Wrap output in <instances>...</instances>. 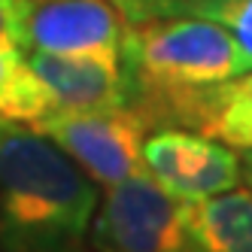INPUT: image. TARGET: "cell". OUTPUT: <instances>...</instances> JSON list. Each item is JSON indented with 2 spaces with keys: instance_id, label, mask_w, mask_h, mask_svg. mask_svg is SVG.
<instances>
[{
  "instance_id": "3957f363",
  "label": "cell",
  "mask_w": 252,
  "mask_h": 252,
  "mask_svg": "<svg viewBox=\"0 0 252 252\" xmlns=\"http://www.w3.org/2000/svg\"><path fill=\"white\" fill-rule=\"evenodd\" d=\"M88 246L94 252H191L183 201L167 194L146 170L106 186Z\"/></svg>"
},
{
  "instance_id": "7a4b0ae2",
  "label": "cell",
  "mask_w": 252,
  "mask_h": 252,
  "mask_svg": "<svg viewBox=\"0 0 252 252\" xmlns=\"http://www.w3.org/2000/svg\"><path fill=\"white\" fill-rule=\"evenodd\" d=\"M122 58L131 76V106L152 128L189 94L243 73L246 58L234 37L197 15H149L125 31Z\"/></svg>"
},
{
  "instance_id": "8fae6325",
  "label": "cell",
  "mask_w": 252,
  "mask_h": 252,
  "mask_svg": "<svg viewBox=\"0 0 252 252\" xmlns=\"http://www.w3.org/2000/svg\"><path fill=\"white\" fill-rule=\"evenodd\" d=\"M22 33V6L19 0H0V49H19Z\"/></svg>"
},
{
  "instance_id": "5bb4252c",
  "label": "cell",
  "mask_w": 252,
  "mask_h": 252,
  "mask_svg": "<svg viewBox=\"0 0 252 252\" xmlns=\"http://www.w3.org/2000/svg\"><path fill=\"white\" fill-rule=\"evenodd\" d=\"M246 176H249V189H252V167H249V173H246Z\"/></svg>"
},
{
  "instance_id": "9c48e42d",
  "label": "cell",
  "mask_w": 252,
  "mask_h": 252,
  "mask_svg": "<svg viewBox=\"0 0 252 252\" xmlns=\"http://www.w3.org/2000/svg\"><path fill=\"white\" fill-rule=\"evenodd\" d=\"M183 225L191 252H252V189L183 201Z\"/></svg>"
},
{
  "instance_id": "4fadbf2b",
  "label": "cell",
  "mask_w": 252,
  "mask_h": 252,
  "mask_svg": "<svg viewBox=\"0 0 252 252\" xmlns=\"http://www.w3.org/2000/svg\"><path fill=\"white\" fill-rule=\"evenodd\" d=\"M22 55H25V52H19V49H0V97H3V88L9 82V73H12V67L22 61Z\"/></svg>"
},
{
  "instance_id": "30bf717a",
  "label": "cell",
  "mask_w": 252,
  "mask_h": 252,
  "mask_svg": "<svg viewBox=\"0 0 252 252\" xmlns=\"http://www.w3.org/2000/svg\"><path fill=\"white\" fill-rule=\"evenodd\" d=\"M155 15H197L225 28L252 70V0H170Z\"/></svg>"
},
{
  "instance_id": "5b68a950",
  "label": "cell",
  "mask_w": 252,
  "mask_h": 252,
  "mask_svg": "<svg viewBox=\"0 0 252 252\" xmlns=\"http://www.w3.org/2000/svg\"><path fill=\"white\" fill-rule=\"evenodd\" d=\"M143 167L176 201H201L234 189L243 176L240 155L189 128H155L143 140Z\"/></svg>"
},
{
  "instance_id": "52a82bcc",
  "label": "cell",
  "mask_w": 252,
  "mask_h": 252,
  "mask_svg": "<svg viewBox=\"0 0 252 252\" xmlns=\"http://www.w3.org/2000/svg\"><path fill=\"white\" fill-rule=\"evenodd\" d=\"M25 61L49 92L55 113L131 106V76L122 52H92V55L25 52Z\"/></svg>"
},
{
  "instance_id": "7c38bea8",
  "label": "cell",
  "mask_w": 252,
  "mask_h": 252,
  "mask_svg": "<svg viewBox=\"0 0 252 252\" xmlns=\"http://www.w3.org/2000/svg\"><path fill=\"white\" fill-rule=\"evenodd\" d=\"M110 3L125 15V22H140V19H149V15H155L164 3H170V0H110Z\"/></svg>"
},
{
  "instance_id": "277c9868",
  "label": "cell",
  "mask_w": 252,
  "mask_h": 252,
  "mask_svg": "<svg viewBox=\"0 0 252 252\" xmlns=\"http://www.w3.org/2000/svg\"><path fill=\"white\" fill-rule=\"evenodd\" d=\"M152 125L134 106L52 113L31 125L100 186H116L143 167V140Z\"/></svg>"
},
{
  "instance_id": "8992f818",
  "label": "cell",
  "mask_w": 252,
  "mask_h": 252,
  "mask_svg": "<svg viewBox=\"0 0 252 252\" xmlns=\"http://www.w3.org/2000/svg\"><path fill=\"white\" fill-rule=\"evenodd\" d=\"M22 52L92 55L122 52L128 22L110 0H19Z\"/></svg>"
},
{
  "instance_id": "6da1fadb",
  "label": "cell",
  "mask_w": 252,
  "mask_h": 252,
  "mask_svg": "<svg viewBox=\"0 0 252 252\" xmlns=\"http://www.w3.org/2000/svg\"><path fill=\"white\" fill-rule=\"evenodd\" d=\"M94 179L49 137L0 125V252H85Z\"/></svg>"
},
{
  "instance_id": "ba28073f",
  "label": "cell",
  "mask_w": 252,
  "mask_h": 252,
  "mask_svg": "<svg viewBox=\"0 0 252 252\" xmlns=\"http://www.w3.org/2000/svg\"><path fill=\"white\" fill-rule=\"evenodd\" d=\"M167 125L222 143L252 167V70L179 100L167 116Z\"/></svg>"
}]
</instances>
